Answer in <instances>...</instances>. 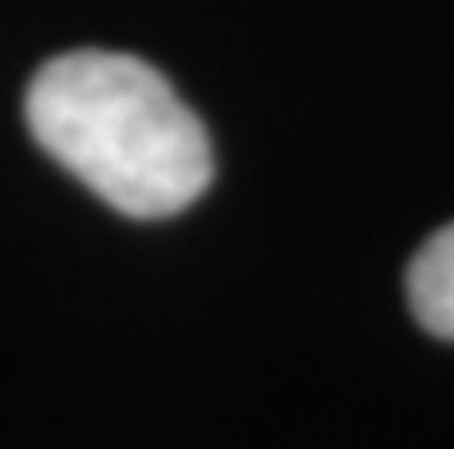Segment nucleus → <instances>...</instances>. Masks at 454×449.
<instances>
[{
	"label": "nucleus",
	"instance_id": "f257e3e1",
	"mask_svg": "<svg viewBox=\"0 0 454 449\" xmlns=\"http://www.w3.org/2000/svg\"><path fill=\"white\" fill-rule=\"evenodd\" d=\"M37 147L133 221L193 206L216 170L211 138L170 78L120 50H69L28 83Z\"/></svg>",
	"mask_w": 454,
	"mask_h": 449
},
{
	"label": "nucleus",
	"instance_id": "f03ea898",
	"mask_svg": "<svg viewBox=\"0 0 454 449\" xmlns=\"http://www.w3.org/2000/svg\"><path fill=\"white\" fill-rule=\"evenodd\" d=\"M404 284H409V307L418 326L454 344V221L418 248Z\"/></svg>",
	"mask_w": 454,
	"mask_h": 449
}]
</instances>
